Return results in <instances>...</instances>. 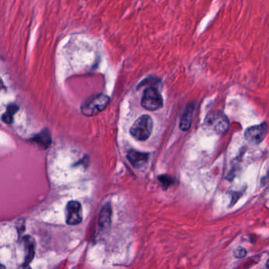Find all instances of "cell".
I'll return each instance as SVG.
<instances>
[{
  "label": "cell",
  "instance_id": "8992f818",
  "mask_svg": "<svg viewBox=\"0 0 269 269\" xmlns=\"http://www.w3.org/2000/svg\"><path fill=\"white\" fill-rule=\"evenodd\" d=\"M268 133V125L266 122L250 126L245 132V138L250 143L259 145L263 142Z\"/></svg>",
  "mask_w": 269,
  "mask_h": 269
},
{
  "label": "cell",
  "instance_id": "7c38bea8",
  "mask_svg": "<svg viewBox=\"0 0 269 269\" xmlns=\"http://www.w3.org/2000/svg\"><path fill=\"white\" fill-rule=\"evenodd\" d=\"M19 110V107L15 104H10L6 108V111L2 115V121L6 124H11L14 120V115Z\"/></svg>",
  "mask_w": 269,
  "mask_h": 269
},
{
  "label": "cell",
  "instance_id": "5b68a950",
  "mask_svg": "<svg viewBox=\"0 0 269 269\" xmlns=\"http://www.w3.org/2000/svg\"><path fill=\"white\" fill-rule=\"evenodd\" d=\"M83 219L82 207L81 204L76 201L71 200L67 203L66 206V221L68 225L75 226L81 224Z\"/></svg>",
  "mask_w": 269,
  "mask_h": 269
},
{
  "label": "cell",
  "instance_id": "ba28073f",
  "mask_svg": "<svg viewBox=\"0 0 269 269\" xmlns=\"http://www.w3.org/2000/svg\"><path fill=\"white\" fill-rule=\"evenodd\" d=\"M23 242L24 247L26 250L23 266H28L31 263L32 261L34 260V256H35L36 242L34 238H32L30 235L24 237Z\"/></svg>",
  "mask_w": 269,
  "mask_h": 269
},
{
  "label": "cell",
  "instance_id": "30bf717a",
  "mask_svg": "<svg viewBox=\"0 0 269 269\" xmlns=\"http://www.w3.org/2000/svg\"><path fill=\"white\" fill-rule=\"evenodd\" d=\"M33 140L36 143L39 144V146L47 149V147H49L51 143V133L47 129H45V130H42L39 134L34 136Z\"/></svg>",
  "mask_w": 269,
  "mask_h": 269
},
{
  "label": "cell",
  "instance_id": "7a4b0ae2",
  "mask_svg": "<svg viewBox=\"0 0 269 269\" xmlns=\"http://www.w3.org/2000/svg\"><path fill=\"white\" fill-rule=\"evenodd\" d=\"M154 129V120L149 115H144L136 120L130 127V133L138 141H146L150 138Z\"/></svg>",
  "mask_w": 269,
  "mask_h": 269
},
{
  "label": "cell",
  "instance_id": "6da1fadb",
  "mask_svg": "<svg viewBox=\"0 0 269 269\" xmlns=\"http://www.w3.org/2000/svg\"><path fill=\"white\" fill-rule=\"evenodd\" d=\"M110 103V97L105 94H96L87 99L81 107V113L91 117L96 115L105 109Z\"/></svg>",
  "mask_w": 269,
  "mask_h": 269
},
{
  "label": "cell",
  "instance_id": "9c48e42d",
  "mask_svg": "<svg viewBox=\"0 0 269 269\" xmlns=\"http://www.w3.org/2000/svg\"><path fill=\"white\" fill-rule=\"evenodd\" d=\"M111 219H112V208L110 204L104 205V208L100 211L99 216V224L100 227L105 228L110 226Z\"/></svg>",
  "mask_w": 269,
  "mask_h": 269
},
{
  "label": "cell",
  "instance_id": "3957f363",
  "mask_svg": "<svg viewBox=\"0 0 269 269\" xmlns=\"http://www.w3.org/2000/svg\"><path fill=\"white\" fill-rule=\"evenodd\" d=\"M163 100L160 92L154 87L145 89L142 99V106L148 111H157L163 107Z\"/></svg>",
  "mask_w": 269,
  "mask_h": 269
},
{
  "label": "cell",
  "instance_id": "5bb4252c",
  "mask_svg": "<svg viewBox=\"0 0 269 269\" xmlns=\"http://www.w3.org/2000/svg\"><path fill=\"white\" fill-rule=\"evenodd\" d=\"M3 83H2V79L0 78V90L3 88Z\"/></svg>",
  "mask_w": 269,
  "mask_h": 269
},
{
  "label": "cell",
  "instance_id": "4fadbf2b",
  "mask_svg": "<svg viewBox=\"0 0 269 269\" xmlns=\"http://www.w3.org/2000/svg\"><path fill=\"white\" fill-rule=\"evenodd\" d=\"M234 255L236 258H245L246 255V250H245L244 248L238 247V249L234 251Z\"/></svg>",
  "mask_w": 269,
  "mask_h": 269
},
{
  "label": "cell",
  "instance_id": "277c9868",
  "mask_svg": "<svg viewBox=\"0 0 269 269\" xmlns=\"http://www.w3.org/2000/svg\"><path fill=\"white\" fill-rule=\"evenodd\" d=\"M205 124L209 129L216 134H224L229 127L227 116L220 111L211 112L205 119Z\"/></svg>",
  "mask_w": 269,
  "mask_h": 269
},
{
  "label": "cell",
  "instance_id": "9a60e30c",
  "mask_svg": "<svg viewBox=\"0 0 269 269\" xmlns=\"http://www.w3.org/2000/svg\"><path fill=\"white\" fill-rule=\"evenodd\" d=\"M0 269H5V266H2V265H0Z\"/></svg>",
  "mask_w": 269,
  "mask_h": 269
},
{
  "label": "cell",
  "instance_id": "52a82bcc",
  "mask_svg": "<svg viewBox=\"0 0 269 269\" xmlns=\"http://www.w3.org/2000/svg\"><path fill=\"white\" fill-rule=\"evenodd\" d=\"M149 157H150L149 154L134 150H130L127 154L128 160L131 163V165L137 169H140L146 165L149 160Z\"/></svg>",
  "mask_w": 269,
  "mask_h": 269
},
{
  "label": "cell",
  "instance_id": "8fae6325",
  "mask_svg": "<svg viewBox=\"0 0 269 269\" xmlns=\"http://www.w3.org/2000/svg\"><path fill=\"white\" fill-rule=\"evenodd\" d=\"M193 113V107L192 105L187 107L186 112H184L183 117L181 118L180 129L183 131H187L191 126Z\"/></svg>",
  "mask_w": 269,
  "mask_h": 269
}]
</instances>
